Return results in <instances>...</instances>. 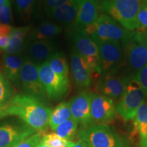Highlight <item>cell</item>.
I'll use <instances>...</instances> for the list:
<instances>
[{
    "instance_id": "6da1fadb",
    "label": "cell",
    "mask_w": 147,
    "mask_h": 147,
    "mask_svg": "<svg viewBox=\"0 0 147 147\" xmlns=\"http://www.w3.org/2000/svg\"><path fill=\"white\" fill-rule=\"evenodd\" d=\"M52 110L28 94H16L8 104L9 116L18 117L36 132L45 134L49 128Z\"/></svg>"
},
{
    "instance_id": "7a4b0ae2",
    "label": "cell",
    "mask_w": 147,
    "mask_h": 147,
    "mask_svg": "<svg viewBox=\"0 0 147 147\" xmlns=\"http://www.w3.org/2000/svg\"><path fill=\"white\" fill-rule=\"evenodd\" d=\"M142 0H104L100 10L118 22L127 30L134 32L138 28V16Z\"/></svg>"
},
{
    "instance_id": "3957f363",
    "label": "cell",
    "mask_w": 147,
    "mask_h": 147,
    "mask_svg": "<svg viewBox=\"0 0 147 147\" xmlns=\"http://www.w3.org/2000/svg\"><path fill=\"white\" fill-rule=\"evenodd\" d=\"M78 138L90 147H129L127 140L106 125H93L80 127Z\"/></svg>"
},
{
    "instance_id": "277c9868",
    "label": "cell",
    "mask_w": 147,
    "mask_h": 147,
    "mask_svg": "<svg viewBox=\"0 0 147 147\" xmlns=\"http://www.w3.org/2000/svg\"><path fill=\"white\" fill-rule=\"evenodd\" d=\"M86 34L98 41H118L125 44L132 32L127 30L107 14H102L93 23L83 28Z\"/></svg>"
},
{
    "instance_id": "5b68a950",
    "label": "cell",
    "mask_w": 147,
    "mask_h": 147,
    "mask_svg": "<svg viewBox=\"0 0 147 147\" xmlns=\"http://www.w3.org/2000/svg\"><path fill=\"white\" fill-rule=\"evenodd\" d=\"M38 66L40 82L47 98L57 101L65 96L69 89L68 78L54 72L47 61Z\"/></svg>"
},
{
    "instance_id": "8992f818",
    "label": "cell",
    "mask_w": 147,
    "mask_h": 147,
    "mask_svg": "<svg viewBox=\"0 0 147 147\" xmlns=\"http://www.w3.org/2000/svg\"><path fill=\"white\" fill-rule=\"evenodd\" d=\"M144 91L136 79L132 78L129 81L125 91L117 106V113L124 121L133 120L140 106L145 100Z\"/></svg>"
},
{
    "instance_id": "52a82bcc",
    "label": "cell",
    "mask_w": 147,
    "mask_h": 147,
    "mask_svg": "<svg viewBox=\"0 0 147 147\" xmlns=\"http://www.w3.org/2000/svg\"><path fill=\"white\" fill-rule=\"evenodd\" d=\"M125 45L129 65L137 73L147 63V32L134 31Z\"/></svg>"
},
{
    "instance_id": "ba28073f",
    "label": "cell",
    "mask_w": 147,
    "mask_h": 147,
    "mask_svg": "<svg viewBox=\"0 0 147 147\" xmlns=\"http://www.w3.org/2000/svg\"><path fill=\"white\" fill-rule=\"evenodd\" d=\"M71 36L76 45V51L88 64L92 72L100 74V57L96 42L81 28H74Z\"/></svg>"
},
{
    "instance_id": "9c48e42d",
    "label": "cell",
    "mask_w": 147,
    "mask_h": 147,
    "mask_svg": "<svg viewBox=\"0 0 147 147\" xmlns=\"http://www.w3.org/2000/svg\"><path fill=\"white\" fill-rule=\"evenodd\" d=\"M116 116L117 107L112 99L92 93L89 125H106L115 120Z\"/></svg>"
},
{
    "instance_id": "30bf717a",
    "label": "cell",
    "mask_w": 147,
    "mask_h": 147,
    "mask_svg": "<svg viewBox=\"0 0 147 147\" xmlns=\"http://www.w3.org/2000/svg\"><path fill=\"white\" fill-rule=\"evenodd\" d=\"M20 82L27 94L36 97L42 102L47 99L40 82L38 66L29 59H25L20 74Z\"/></svg>"
},
{
    "instance_id": "8fae6325",
    "label": "cell",
    "mask_w": 147,
    "mask_h": 147,
    "mask_svg": "<svg viewBox=\"0 0 147 147\" xmlns=\"http://www.w3.org/2000/svg\"><path fill=\"white\" fill-rule=\"evenodd\" d=\"M97 43L100 57L99 72L108 73L120 65L123 59V51L118 41H98Z\"/></svg>"
},
{
    "instance_id": "7c38bea8",
    "label": "cell",
    "mask_w": 147,
    "mask_h": 147,
    "mask_svg": "<svg viewBox=\"0 0 147 147\" xmlns=\"http://www.w3.org/2000/svg\"><path fill=\"white\" fill-rule=\"evenodd\" d=\"M34 129L21 122L0 125V147H14L36 133Z\"/></svg>"
},
{
    "instance_id": "4fadbf2b",
    "label": "cell",
    "mask_w": 147,
    "mask_h": 147,
    "mask_svg": "<svg viewBox=\"0 0 147 147\" xmlns=\"http://www.w3.org/2000/svg\"><path fill=\"white\" fill-rule=\"evenodd\" d=\"M130 79L112 73H107L99 80L96 89L101 95H105L114 100L120 98Z\"/></svg>"
},
{
    "instance_id": "5bb4252c",
    "label": "cell",
    "mask_w": 147,
    "mask_h": 147,
    "mask_svg": "<svg viewBox=\"0 0 147 147\" xmlns=\"http://www.w3.org/2000/svg\"><path fill=\"white\" fill-rule=\"evenodd\" d=\"M92 93L80 92L69 101L71 118L76 121L81 127L89 125L90 107Z\"/></svg>"
},
{
    "instance_id": "9a60e30c",
    "label": "cell",
    "mask_w": 147,
    "mask_h": 147,
    "mask_svg": "<svg viewBox=\"0 0 147 147\" xmlns=\"http://www.w3.org/2000/svg\"><path fill=\"white\" fill-rule=\"evenodd\" d=\"M70 65L74 82L77 87L80 89L89 87L91 82L93 72L76 50H74L71 53Z\"/></svg>"
},
{
    "instance_id": "2e32d148",
    "label": "cell",
    "mask_w": 147,
    "mask_h": 147,
    "mask_svg": "<svg viewBox=\"0 0 147 147\" xmlns=\"http://www.w3.org/2000/svg\"><path fill=\"white\" fill-rule=\"evenodd\" d=\"M78 9L74 25V28L83 29L93 23L100 16L98 0H78Z\"/></svg>"
},
{
    "instance_id": "e0dca14e",
    "label": "cell",
    "mask_w": 147,
    "mask_h": 147,
    "mask_svg": "<svg viewBox=\"0 0 147 147\" xmlns=\"http://www.w3.org/2000/svg\"><path fill=\"white\" fill-rule=\"evenodd\" d=\"M54 52V46L49 40H34L27 47V53L32 61L38 65L47 61Z\"/></svg>"
},
{
    "instance_id": "ac0fdd59",
    "label": "cell",
    "mask_w": 147,
    "mask_h": 147,
    "mask_svg": "<svg viewBox=\"0 0 147 147\" xmlns=\"http://www.w3.org/2000/svg\"><path fill=\"white\" fill-rule=\"evenodd\" d=\"M25 59L18 55L4 53L2 55L3 71L10 82L18 85L20 83V74Z\"/></svg>"
},
{
    "instance_id": "d6986e66",
    "label": "cell",
    "mask_w": 147,
    "mask_h": 147,
    "mask_svg": "<svg viewBox=\"0 0 147 147\" xmlns=\"http://www.w3.org/2000/svg\"><path fill=\"white\" fill-rule=\"evenodd\" d=\"M32 31L30 26L12 27L9 34V42L4 52L12 55L21 53L26 47L27 36Z\"/></svg>"
},
{
    "instance_id": "ffe728a7",
    "label": "cell",
    "mask_w": 147,
    "mask_h": 147,
    "mask_svg": "<svg viewBox=\"0 0 147 147\" xmlns=\"http://www.w3.org/2000/svg\"><path fill=\"white\" fill-rule=\"evenodd\" d=\"M78 9V0H68L67 2L48 12L49 16L63 23H74Z\"/></svg>"
},
{
    "instance_id": "44dd1931",
    "label": "cell",
    "mask_w": 147,
    "mask_h": 147,
    "mask_svg": "<svg viewBox=\"0 0 147 147\" xmlns=\"http://www.w3.org/2000/svg\"><path fill=\"white\" fill-rule=\"evenodd\" d=\"M71 118L69 103L67 102L60 103L54 108V110L51 111L49 123V127L51 130L55 131V129L60 124Z\"/></svg>"
},
{
    "instance_id": "7402d4cb",
    "label": "cell",
    "mask_w": 147,
    "mask_h": 147,
    "mask_svg": "<svg viewBox=\"0 0 147 147\" xmlns=\"http://www.w3.org/2000/svg\"><path fill=\"white\" fill-rule=\"evenodd\" d=\"M62 32V27L57 24L46 22L29 33L30 39L32 40H48L49 38L59 34Z\"/></svg>"
},
{
    "instance_id": "603a6c76",
    "label": "cell",
    "mask_w": 147,
    "mask_h": 147,
    "mask_svg": "<svg viewBox=\"0 0 147 147\" xmlns=\"http://www.w3.org/2000/svg\"><path fill=\"white\" fill-rule=\"evenodd\" d=\"M147 131V100L140 106L134 118L133 135L139 134L141 138L146 135Z\"/></svg>"
},
{
    "instance_id": "cb8c5ba5",
    "label": "cell",
    "mask_w": 147,
    "mask_h": 147,
    "mask_svg": "<svg viewBox=\"0 0 147 147\" xmlns=\"http://www.w3.org/2000/svg\"><path fill=\"white\" fill-rule=\"evenodd\" d=\"M48 63L53 71L57 74L68 78L69 67L66 61L65 56L62 53H55L48 59Z\"/></svg>"
},
{
    "instance_id": "d4e9b609",
    "label": "cell",
    "mask_w": 147,
    "mask_h": 147,
    "mask_svg": "<svg viewBox=\"0 0 147 147\" xmlns=\"http://www.w3.org/2000/svg\"><path fill=\"white\" fill-rule=\"evenodd\" d=\"M14 95V89L10 80L0 69V106L7 105Z\"/></svg>"
},
{
    "instance_id": "484cf974",
    "label": "cell",
    "mask_w": 147,
    "mask_h": 147,
    "mask_svg": "<svg viewBox=\"0 0 147 147\" xmlns=\"http://www.w3.org/2000/svg\"><path fill=\"white\" fill-rule=\"evenodd\" d=\"M78 123L71 118L60 124L55 129L54 132L61 138L71 141L78 131Z\"/></svg>"
},
{
    "instance_id": "4316f807",
    "label": "cell",
    "mask_w": 147,
    "mask_h": 147,
    "mask_svg": "<svg viewBox=\"0 0 147 147\" xmlns=\"http://www.w3.org/2000/svg\"><path fill=\"white\" fill-rule=\"evenodd\" d=\"M37 0H15L16 8L21 19L27 22L31 18Z\"/></svg>"
},
{
    "instance_id": "83f0119b",
    "label": "cell",
    "mask_w": 147,
    "mask_h": 147,
    "mask_svg": "<svg viewBox=\"0 0 147 147\" xmlns=\"http://www.w3.org/2000/svg\"><path fill=\"white\" fill-rule=\"evenodd\" d=\"M40 142L50 147H69L71 141L61 138L56 133L51 132L44 134Z\"/></svg>"
},
{
    "instance_id": "f1b7e54d",
    "label": "cell",
    "mask_w": 147,
    "mask_h": 147,
    "mask_svg": "<svg viewBox=\"0 0 147 147\" xmlns=\"http://www.w3.org/2000/svg\"><path fill=\"white\" fill-rule=\"evenodd\" d=\"M137 31L147 32V0H142L138 16Z\"/></svg>"
},
{
    "instance_id": "f546056e",
    "label": "cell",
    "mask_w": 147,
    "mask_h": 147,
    "mask_svg": "<svg viewBox=\"0 0 147 147\" xmlns=\"http://www.w3.org/2000/svg\"><path fill=\"white\" fill-rule=\"evenodd\" d=\"M12 22V6L10 0H6L0 9V23L10 25Z\"/></svg>"
},
{
    "instance_id": "4dcf8cb0",
    "label": "cell",
    "mask_w": 147,
    "mask_h": 147,
    "mask_svg": "<svg viewBox=\"0 0 147 147\" xmlns=\"http://www.w3.org/2000/svg\"><path fill=\"white\" fill-rule=\"evenodd\" d=\"M43 135L44 134L40 132H36L14 147H36L40 143Z\"/></svg>"
},
{
    "instance_id": "1f68e13d",
    "label": "cell",
    "mask_w": 147,
    "mask_h": 147,
    "mask_svg": "<svg viewBox=\"0 0 147 147\" xmlns=\"http://www.w3.org/2000/svg\"><path fill=\"white\" fill-rule=\"evenodd\" d=\"M134 79L138 82L141 88L144 91L146 97H147V63L142 69L136 73L135 76H133Z\"/></svg>"
},
{
    "instance_id": "d6a6232c",
    "label": "cell",
    "mask_w": 147,
    "mask_h": 147,
    "mask_svg": "<svg viewBox=\"0 0 147 147\" xmlns=\"http://www.w3.org/2000/svg\"><path fill=\"white\" fill-rule=\"evenodd\" d=\"M68 0H46V10L47 13L51 10L63 4Z\"/></svg>"
},
{
    "instance_id": "836d02e7",
    "label": "cell",
    "mask_w": 147,
    "mask_h": 147,
    "mask_svg": "<svg viewBox=\"0 0 147 147\" xmlns=\"http://www.w3.org/2000/svg\"><path fill=\"white\" fill-rule=\"evenodd\" d=\"M10 25H5V24L0 23V37L2 36H8L10 34L12 29Z\"/></svg>"
},
{
    "instance_id": "e575fe53",
    "label": "cell",
    "mask_w": 147,
    "mask_h": 147,
    "mask_svg": "<svg viewBox=\"0 0 147 147\" xmlns=\"http://www.w3.org/2000/svg\"><path fill=\"white\" fill-rule=\"evenodd\" d=\"M9 35L0 37V51H4L8 45Z\"/></svg>"
},
{
    "instance_id": "d590c367",
    "label": "cell",
    "mask_w": 147,
    "mask_h": 147,
    "mask_svg": "<svg viewBox=\"0 0 147 147\" xmlns=\"http://www.w3.org/2000/svg\"><path fill=\"white\" fill-rule=\"evenodd\" d=\"M69 147H90L87 143L84 142V141L81 140L79 139L76 142H73L71 141L70 143V146Z\"/></svg>"
},
{
    "instance_id": "8d00e7d4",
    "label": "cell",
    "mask_w": 147,
    "mask_h": 147,
    "mask_svg": "<svg viewBox=\"0 0 147 147\" xmlns=\"http://www.w3.org/2000/svg\"><path fill=\"white\" fill-rule=\"evenodd\" d=\"M9 114L8 112V104L5 106H0V119L8 117Z\"/></svg>"
},
{
    "instance_id": "74e56055",
    "label": "cell",
    "mask_w": 147,
    "mask_h": 147,
    "mask_svg": "<svg viewBox=\"0 0 147 147\" xmlns=\"http://www.w3.org/2000/svg\"><path fill=\"white\" fill-rule=\"evenodd\" d=\"M140 147H147V131L146 135L140 139Z\"/></svg>"
},
{
    "instance_id": "f35d334b",
    "label": "cell",
    "mask_w": 147,
    "mask_h": 147,
    "mask_svg": "<svg viewBox=\"0 0 147 147\" xmlns=\"http://www.w3.org/2000/svg\"><path fill=\"white\" fill-rule=\"evenodd\" d=\"M36 147H50V146H47V145L44 144L42 142H40V143L38 144V146H37Z\"/></svg>"
},
{
    "instance_id": "ab89813d",
    "label": "cell",
    "mask_w": 147,
    "mask_h": 147,
    "mask_svg": "<svg viewBox=\"0 0 147 147\" xmlns=\"http://www.w3.org/2000/svg\"><path fill=\"white\" fill-rule=\"evenodd\" d=\"M5 1H6V0H0V9L1 8V7H2L3 4H4Z\"/></svg>"
},
{
    "instance_id": "60d3db41",
    "label": "cell",
    "mask_w": 147,
    "mask_h": 147,
    "mask_svg": "<svg viewBox=\"0 0 147 147\" xmlns=\"http://www.w3.org/2000/svg\"><path fill=\"white\" fill-rule=\"evenodd\" d=\"M146 99H147V97H146Z\"/></svg>"
}]
</instances>
